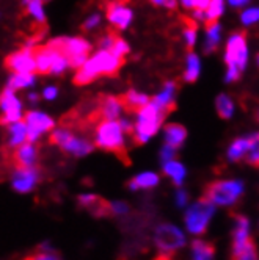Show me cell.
<instances>
[{
	"label": "cell",
	"mask_w": 259,
	"mask_h": 260,
	"mask_svg": "<svg viewBox=\"0 0 259 260\" xmlns=\"http://www.w3.org/2000/svg\"><path fill=\"white\" fill-rule=\"evenodd\" d=\"M211 0H192V8L196 10H206V7L209 5Z\"/></svg>",
	"instance_id": "cell-49"
},
{
	"label": "cell",
	"mask_w": 259,
	"mask_h": 260,
	"mask_svg": "<svg viewBox=\"0 0 259 260\" xmlns=\"http://www.w3.org/2000/svg\"><path fill=\"white\" fill-rule=\"evenodd\" d=\"M121 64H123V60L118 58L117 55H113L110 50L98 49L96 52L88 55V58L82 68L76 69L74 82L77 85H88L102 76H113V74L118 72Z\"/></svg>",
	"instance_id": "cell-2"
},
{
	"label": "cell",
	"mask_w": 259,
	"mask_h": 260,
	"mask_svg": "<svg viewBox=\"0 0 259 260\" xmlns=\"http://www.w3.org/2000/svg\"><path fill=\"white\" fill-rule=\"evenodd\" d=\"M192 13V19L198 24H203V22H206V16H205V10H196V8H192L190 10Z\"/></svg>",
	"instance_id": "cell-48"
},
{
	"label": "cell",
	"mask_w": 259,
	"mask_h": 260,
	"mask_svg": "<svg viewBox=\"0 0 259 260\" xmlns=\"http://www.w3.org/2000/svg\"><path fill=\"white\" fill-rule=\"evenodd\" d=\"M192 251H193V260H212L215 254V246L205 240H193Z\"/></svg>",
	"instance_id": "cell-32"
},
{
	"label": "cell",
	"mask_w": 259,
	"mask_h": 260,
	"mask_svg": "<svg viewBox=\"0 0 259 260\" xmlns=\"http://www.w3.org/2000/svg\"><path fill=\"white\" fill-rule=\"evenodd\" d=\"M221 40H223V27H221V24L218 21L209 22L205 33V52L206 53L215 52L221 44Z\"/></svg>",
	"instance_id": "cell-23"
},
{
	"label": "cell",
	"mask_w": 259,
	"mask_h": 260,
	"mask_svg": "<svg viewBox=\"0 0 259 260\" xmlns=\"http://www.w3.org/2000/svg\"><path fill=\"white\" fill-rule=\"evenodd\" d=\"M182 41L189 49H193L198 43V28L193 25H187L182 30Z\"/></svg>",
	"instance_id": "cell-38"
},
{
	"label": "cell",
	"mask_w": 259,
	"mask_h": 260,
	"mask_svg": "<svg viewBox=\"0 0 259 260\" xmlns=\"http://www.w3.org/2000/svg\"><path fill=\"white\" fill-rule=\"evenodd\" d=\"M36 85V72L32 74H16L11 72L10 77L7 79V88L13 91H22V89H30Z\"/></svg>",
	"instance_id": "cell-25"
},
{
	"label": "cell",
	"mask_w": 259,
	"mask_h": 260,
	"mask_svg": "<svg viewBox=\"0 0 259 260\" xmlns=\"http://www.w3.org/2000/svg\"><path fill=\"white\" fill-rule=\"evenodd\" d=\"M163 140H165V144L175 147V149H179V147L187 140V128L181 124H176V122L165 124Z\"/></svg>",
	"instance_id": "cell-21"
},
{
	"label": "cell",
	"mask_w": 259,
	"mask_h": 260,
	"mask_svg": "<svg viewBox=\"0 0 259 260\" xmlns=\"http://www.w3.org/2000/svg\"><path fill=\"white\" fill-rule=\"evenodd\" d=\"M176 94H178V85L175 80H166L160 91L156 92V96L151 99L156 105H159L162 110H165L166 113L175 107V102H176Z\"/></svg>",
	"instance_id": "cell-18"
},
{
	"label": "cell",
	"mask_w": 259,
	"mask_h": 260,
	"mask_svg": "<svg viewBox=\"0 0 259 260\" xmlns=\"http://www.w3.org/2000/svg\"><path fill=\"white\" fill-rule=\"evenodd\" d=\"M27 99H28V102H32V104H36L40 101V94L36 91H30L28 94H27Z\"/></svg>",
	"instance_id": "cell-52"
},
{
	"label": "cell",
	"mask_w": 259,
	"mask_h": 260,
	"mask_svg": "<svg viewBox=\"0 0 259 260\" xmlns=\"http://www.w3.org/2000/svg\"><path fill=\"white\" fill-rule=\"evenodd\" d=\"M231 260H257V254H256V246L253 243V240L250 238L247 241V245L240 249L237 254L231 255Z\"/></svg>",
	"instance_id": "cell-36"
},
{
	"label": "cell",
	"mask_w": 259,
	"mask_h": 260,
	"mask_svg": "<svg viewBox=\"0 0 259 260\" xmlns=\"http://www.w3.org/2000/svg\"><path fill=\"white\" fill-rule=\"evenodd\" d=\"M95 146L99 149L115 154L126 165H129L127 146H126V134L117 121H99L95 127Z\"/></svg>",
	"instance_id": "cell-4"
},
{
	"label": "cell",
	"mask_w": 259,
	"mask_h": 260,
	"mask_svg": "<svg viewBox=\"0 0 259 260\" xmlns=\"http://www.w3.org/2000/svg\"><path fill=\"white\" fill-rule=\"evenodd\" d=\"M239 21L244 27H253L259 22V8L256 5H248L242 8L239 16Z\"/></svg>",
	"instance_id": "cell-35"
},
{
	"label": "cell",
	"mask_w": 259,
	"mask_h": 260,
	"mask_svg": "<svg viewBox=\"0 0 259 260\" xmlns=\"http://www.w3.org/2000/svg\"><path fill=\"white\" fill-rule=\"evenodd\" d=\"M53 49L50 47H43V49H36L35 50V68L36 72L40 74H49L50 64H52V57H53Z\"/></svg>",
	"instance_id": "cell-31"
},
{
	"label": "cell",
	"mask_w": 259,
	"mask_h": 260,
	"mask_svg": "<svg viewBox=\"0 0 259 260\" xmlns=\"http://www.w3.org/2000/svg\"><path fill=\"white\" fill-rule=\"evenodd\" d=\"M27 143V127L25 122L16 121L13 124H8V138H7V147L8 149H16L17 146Z\"/></svg>",
	"instance_id": "cell-24"
},
{
	"label": "cell",
	"mask_w": 259,
	"mask_h": 260,
	"mask_svg": "<svg viewBox=\"0 0 259 260\" xmlns=\"http://www.w3.org/2000/svg\"><path fill=\"white\" fill-rule=\"evenodd\" d=\"M226 11V2L225 0H211L209 5L205 10V16H206V22H217L221 16Z\"/></svg>",
	"instance_id": "cell-33"
},
{
	"label": "cell",
	"mask_w": 259,
	"mask_h": 260,
	"mask_svg": "<svg viewBox=\"0 0 259 260\" xmlns=\"http://www.w3.org/2000/svg\"><path fill=\"white\" fill-rule=\"evenodd\" d=\"M68 69H69V60H68V57H66L65 53H62L60 50H55L53 52V57H52V64H50L49 74H52V76H62V74H65Z\"/></svg>",
	"instance_id": "cell-34"
},
{
	"label": "cell",
	"mask_w": 259,
	"mask_h": 260,
	"mask_svg": "<svg viewBox=\"0 0 259 260\" xmlns=\"http://www.w3.org/2000/svg\"><path fill=\"white\" fill-rule=\"evenodd\" d=\"M124 111V104L117 96H105L99 105V116L101 121H117L121 118Z\"/></svg>",
	"instance_id": "cell-19"
},
{
	"label": "cell",
	"mask_w": 259,
	"mask_h": 260,
	"mask_svg": "<svg viewBox=\"0 0 259 260\" xmlns=\"http://www.w3.org/2000/svg\"><path fill=\"white\" fill-rule=\"evenodd\" d=\"M223 60L226 64L225 82L234 83L240 80L250 63V46L244 31H233L225 43Z\"/></svg>",
	"instance_id": "cell-1"
},
{
	"label": "cell",
	"mask_w": 259,
	"mask_h": 260,
	"mask_svg": "<svg viewBox=\"0 0 259 260\" xmlns=\"http://www.w3.org/2000/svg\"><path fill=\"white\" fill-rule=\"evenodd\" d=\"M123 104H124V110H132V111H137L140 110L141 107H145L148 102L151 101V98L146 94L143 91H138V89H129L124 98L121 99Z\"/></svg>",
	"instance_id": "cell-27"
},
{
	"label": "cell",
	"mask_w": 259,
	"mask_h": 260,
	"mask_svg": "<svg viewBox=\"0 0 259 260\" xmlns=\"http://www.w3.org/2000/svg\"><path fill=\"white\" fill-rule=\"evenodd\" d=\"M166 111L156 105L153 101L135 111V121L132 128V138L135 144H145L150 141L163 124L166 118Z\"/></svg>",
	"instance_id": "cell-3"
},
{
	"label": "cell",
	"mask_w": 259,
	"mask_h": 260,
	"mask_svg": "<svg viewBox=\"0 0 259 260\" xmlns=\"http://www.w3.org/2000/svg\"><path fill=\"white\" fill-rule=\"evenodd\" d=\"M176 155H178V149H175V147H171L168 144H163V147L160 149V160H162V163L175 160Z\"/></svg>",
	"instance_id": "cell-43"
},
{
	"label": "cell",
	"mask_w": 259,
	"mask_h": 260,
	"mask_svg": "<svg viewBox=\"0 0 259 260\" xmlns=\"http://www.w3.org/2000/svg\"><path fill=\"white\" fill-rule=\"evenodd\" d=\"M110 52H112L113 55H117L118 58H124L126 55L131 53V44H129L126 40L123 38H115V43L112 46V49H110Z\"/></svg>",
	"instance_id": "cell-40"
},
{
	"label": "cell",
	"mask_w": 259,
	"mask_h": 260,
	"mask_svg": "<svg viewBox=\"0 0 259 260\" xmlns=\"http://www.w3.org/2000/svg\"><path fill=\"white\" fill-rule=\"evenodd\" d=\"M115 38H117V36L112 35V33L104 35L102 38L99 40V43H98L99 50H110V49H112V46H113V43H115Z\"/></svg>",
	"instance_id": "cell-45"
},
{
	"label": "cell",
	"mask_w": 259,
	"mask_h": 260,
	"mask_svg": "<svg viewBox=\"0 0 259 260\" xmlns=\"http://www.w3.org/2000/svg\"><path fill=\"white\" fill-rule=\"evenodd\" d=\"M7 68L11 72L16 74H32L36 72L35 68V50H28V49H21L13 52L10 57L7 58Z\"/></svg>",
	"instance_id": "cell-14"
},
{
	"label": "cell",
	"mask_w": 259,
	"mask_h": 260,
	"mask_svg": "<svg viewBox=\"0 0 259 260\" xmlns=\"http://www.w3.org/2000/svg\"><path fill=\"white\" fill-rule=\"evenodd\" d=\"M44 171L40 166H30V168H19L13 170V177H11V185L16 191L19 193H28L32 191L36 185H38L44 179Z\"/></svg>",
	"instance_id": "cell-12"
},
{
	"label": "cell",
	"mask_w": 259,
	"mask_h": 260,
	"mask_svg": "<svg viewBox=\"0 0 259 260\" xmlns=\"http://www.w3.org/2000/svg\"><path fill=\"white\" fill-rule=\"evenodd\" d=\"M38 38H30V40H27L25 41V44H24V49H28V50H36L38 49Z\"/></svg>",
	"instance_id": "cell-50"
},
{
	"label": "cell",
	"mask_w": 259,
	"mask_h": 260,
	"mask_svg": "<svg viewBox=\"0 0 259 260\" xmlns=\"http://www.w3.org/2000/svg\"><path fill=\"white\" fill-rule=\"evenodd\" d=\"M176 204L179 207H186L189 204V194L186 190H178L176 193Z\"/></svg>",
	"instance_id": "cell-47"
},
{
	"label": "cell",
	"mask_w": 259,
	"mask_h": 260,
	"mask_svg": "<svg viewBox=\"0 0 259 260\" xmlns=\"http://www.w3.org/2000/svg\"><path fill=\"white\" fill-rule=\"evenodd\" d=\"M22 7L27 10V14L30 16L32 21H35L38 25L46 24L47 14L43 0H22Z\"/></svg>",
	"instance_id": "cell-28"
},
{
	"label": "cell",
	"mask_w": 259,
	"mask_h": 260,
	"mask_svg": "<svg viewBox=\"0 0 259 260\" xmlns=\"http://www.w3.org/2000/svg\"><path fill=\"white\" fill-rule=\"evenodd\" d=\"M91 43L83 36H62L60 41V52L65 53L68 58L76 57V55H90Z\"/></svg>",
	"instance_id": "cell-16"
},
{
	"label": "cell",
	"mask_w": 259,
	"mask_h": 260,
	"mask_svg": "<svg viewBox=\"0 0 259 260\" xmlns=\"http://www.w3.org/2000/svg\"><path fill=\"white\" fill-rule=\"evenodd\" d=\"M214 212H215L214 204L206 198H201L199 201H196L186 212V226L189 232L195 235L205 234Z\"/></svg>",
	"instance_id": "cell-7"
},
{
	"label": "cell",
	"mask_w": 259,
	"mask_h": 260,
	"mask_svg": "<svg viewBox=\"0 0 259 260\" xmlns=\"http://www.w3.org/2000/svg\"><path fill=\"white\" fill-rule=\"evenodd\" d=\"M21 260H63L53 249L50 251H43V249H36L33 254H28L27 257Z\"/></svg>",
	"instance_id": "cell-39"
},
{
	"label": "cell",
	"mask_w": 259,
	"mask_h": 260,
	"mask_svg": "<svg viewBox=\"0 0 259 260\" xmlns=\"http://www.w3.org/2000/svg\"><path fill=\"white\" fill-rule=\"evenodd\" d=\"M236 219L234 228V240H233V255L242 249L250 240V221L244 215H233Z\"/></svg>",
	"instance_id": "cell-20"
},
{
	"label": "cell",
	"mask_w": 259,
	"mask_h": 260,
	"mask_svg": "<svg viewBox=\"0 0 259 260\" xmlns=\"http://www.w3.org/2000/svg\"><path fill=\"white\" fill-rule=\"evenodd\" d=\"M179 5L184 7L186 10H192V0H178Z\"/></svg>",
	"instance_id": "cell-53"
},
{
	"label": "cell",
	"mask_w": 259,
	"mask_h": 260,
	"mask_svg": "<svg viewBox=\"0 0 259 260\" xmlns=\"http://www.w3.org/2000/svg\"><path fill=\"white\" fill-rule=\"evenodd\" d=\"M50 143L53 146L60 147V149L69 155L74 157H85L90 152H93L95 144L85 137L74 135L69 127H57L50 130Z\"/></svg>",
	"instance_id": "cell-5"
},
{
	"label": "cell",
	"mask_w": 259,
	"mask_h": 260,
	"mask_svg": "<svg viewBox=\"0 0 259 260\" xmlns=\"http://www.w3.org/2000/svg\"><path fill=\"white\" fill-rule=\"evenodd\" d=\"M38 155H40V151H38V147L35 146V143L27 141L11 151L10 166L13 170L30 168V166H35L36 161H38Z\"/></svg>",
	"instance_id": "cell-13"
},
{
	"label": "cell",
	"mask_w": 259,
	"mask_h": 260,
	"mask_svg": "<svg viewBox=\"0 0 259 260\" xmlns=\"http://www.w3.org/2000/svg\"><path fill=\"white\" fill-rule=\"evenodd\" d=\"M203 71V63L201 57L196 52H189L186 55V61H184V72H182V79L187 83H193L199 79Z\"/></svg>",
	"instance_id": "cell-22"
},
{
	"label": "cell",
	"mask_w": 259,
	"mask_h": 260,
	"mask_svg": "<svg viewBox=\"0 0 259 260\" xmlns=\"http://www.w3.org/2000/svg\"><path fill=\"white\" fill-rule=\"evenodd\" d=\"M59 94H60V89H59L57 85H46V86L43 88V91H41V98H43L44 101H49V102L57 101Z\"/></svg>",
	"instance_id": "cell-41"
},
{
	"label": "cell",
	"mask_w": 259,
	"mask_h": 260,
	"mask_svg": "<svg viewBox=\"0 0 259 260\" xmlns=\"http://www.w3.org/2000/svg\"><path fill=\"white\" fill-rule=\"evenodd\" d=\"M159 176L154 173H141L135 177H132L131 180H127V187L131 190H150L154 188L159 185Z\"/></svg>",
	"instance_id": "cell-26"
},
{
	"label": "cell",
	"mask_w": 259,
	"mask_h": 260,
	"mask_svg": "<svg viewBox=\"0 0 259 260\" xmlns=\"http://www.w3.org/2000/svg\"><path fill=\"white\" fill-rule=\"evenodd\" d=\"M162 168H163V174L171 177L173 183L178 185V187H181L184 179H186V174H187L186 166L178 160H170V161H165Z\"/></svg>",
	"instance_id": "cell-30"
},
{
	"label": "cell",
	"mask_w": 259,
	"mask_h": 260,
	"mask_svg": "<svg viewBox=\"0 0 259 260\" xmlns=\"http://www.w3.org/2000/svg\"><path fill=\"white\" fill-rule=\"evenodd\" d=\"M150 2H151L154 7H160V8H163V7H165V2H166V0H150Z\"/></svg>",
	"instance_id": "cell-54"
},
{
	"label": "cell",
	"mask_w": 259,
	"mask_h": 260,
	"mask_svg": "<svg viewBox=\"0 0 259 260\" xmlns=\"http://www.w3.org/2000/svg\"><path fill=\"white\" fill-rule=\"evenodd\" d=\"M110 207H112V216L117 215V216H124L129 213L131 207H129V204L126 202H121V201H117V202H110Z\"/></svg>",
	"instance_id": "cell-42"
},
{
	"label": "cell",
	"mask_w": 259,
	"mask_h": 260,
	"mask_svg": "<svg viewBox=\"0 0 259 260\" xmlns=\"http://www.w3.org/2000/svg\"><path fill=\"white\" fill-rule=\"evenodd\" d=\"M43 2H44V4H46V2H49V0H43Z\"/></svg>",
	"instance_id": "cell-55"
},
{
	"label": "cell",
	"mask_w": 259,
	"mask_h": 260,
	"mask_svg": "<svg viewBox=\"0 0 259 260\" xmlns=\"http://www.w3.org/2000/svg\"><path fill=\"white\" fill-rule=\"evenodd\" d=\"M247 160V163L250 166H254V168H257V165H259V146H253L251 149L247 152V155L244 157Z\"/></svg>",
	"instance_id": "cell-44"
},
{
	"label": "cell",
	"mask_w": 259,
	"mask_h": 260,
	"mask_svg": "<svg viewBox=\"0 0 259 260\" xmlns=\"http://www.w3.org/2000/svg\"><path fill=\"white\" fill-rule=\"evenodd\" d=\"M102 21H104V16H102L99 11H95V13H90V14L85 17V21H83L82 27H83V30H87V31H93V30H96V28L101 27Z\"/></svg>",
	"instance_id": "cell-37"
},
{
	"label": "cell",
	"mask_w": 259,
	"mask_h": 260,
	"mask_svg": "<svg viewBox=\"0 0 259 260\" xmlns=\"http://www.w3.org/2000/svg\"><path fill=\"white\" fill-rule=\"evenodd\" d=\"M154 245L162 254H171L186 245V237L173 224H159L154 231Z\"/></svg>",
	"instance_id": "cell-8"
},
{
	"label": "cell",
	"mask_w": 259,
	"mask_h": 260,
	"mask_svg": "<svg viewBox=\"0 0 259 260\" xmlns=\"http://www.w3.org/2000/svg\"><path fill=\"white\" fill-rule=\"evenodd\" d=\"M215 108L221 119H231L236 113V104L233 98L226 94V92H220L215 98Z\"/></svg>",
	"instance_id": "cell-29"
},
{
	"label": "cell",
	"mask_w": 259,
	"mask_h": 260,
	"mask_svg": "<svg viewBox=\"0 0 259 260\" xmlns=\"http://www.w3.org/2000/svg\"><path fill=\"white\" fill-rule=\"evenodd\" d=\"M178 5H179L178 0H166V2H165V7H163V8H166V10L173 11V10H176V8H178Z\"/></svg>",
	"instance_id": "cell-51"
},
{
	"label": "cell",
	"mask_w": 259,
	"mask_h": 260,
	"mask_svg": "<svg viewBox=\"0 0 259 260\" xmlns=\"http://www.w3.org/2000/svg\"><path fill=\"white\" fill-rule=\"evenodd\" d=\"M77 204L80 209L88 210L95 218H110L112 216V207L110 202L98 194H80L77 198Z\"/></svg>",
	"instance_id": "cell-15"
},
{
	"label": "cell",
	"mask_w": 259,
	"mask_h": 260,
	"mask_svg": "<svg viewBox=\"0 0 259 260\" xmlns=\"http://www.w3.org/2000/svg\"><path fill=\"white\" fill-rule=\"evenodd\" d=\"M0 19H2V13H0Z\"/></svg>",
	"instance_id": "cell-56"
},
{
	"label": "cell",
	"mask_w": 259,
	"mask_h": 260,
	"mask_svg": "<svg viewBox=\"0 0 259 260\" xmlns=\"http://www.w3.org/2000/svg\"><path fill=\"white\" fill-rule=\"evenodd\" d=\"M226 5H229L234 10H242L248 5H251V0H225Z\"/></svg>",
	"instance_id": "cell-46"
},
{
	"label": "cell",
	"mask_w": 259,
	"mask_h": 260,
	"mask_svg": "<svg viewBox=\"0 0 259 260\" xmlns=\"http://www.w3.org/2000/svg\"><path fill=\"white\" fill-rule=\"evenodd\" d=\"M0 111H2L0 122L5 125L21 121L24 118V104L16 91L5 88L0 92Z\"/></svg>",
	"instance_id": "cell-10"
},
{
	"label": "cell",
	"mask_w": 259,
	"mask_h": 260,
	"mask_svg": "<svg viewBox=\"0 0 259 260\" xmlns=\"http://www.w3.org/2000/svg\"><path fill=\"white\" fill-rule=\"evenodd\" d=\"M257 144V134H250L247 137H239L236 138L229 147H228V160L229 161H239V160H244V157L247 155V152L251 149L253 146Z\"/></svg>",
	"instance_id": "cell-17"
},
{
	"label": "cell",
	"mask_w": 259,
	"mask_h": 260,
	"mask_svg": "<svg viewBox=\"0 0 259 260\" xmlns=\"http://www.w3.org/2000/svg\"><path fill=\"white\" fill-rule=\"evenodd\" d=\"M105 19L115 30L124 31L127 28H131V25L134 24L135 13L132 7H129L124 2H112L107 7Z\"/></svg>",
	"instance_id": "cell-11"
},
{
	"label": "cell",
	"mask_w": 259,
	"mask_h": 260,
	"mask_svg": "<svg viewBox=\"0 0 259 260\" xmlns=\"http://www.w3.org/2000/svg\"><path fill=\"white\" fill-rule=\"evenodd\" d=\"M22 121L25 122V127H27L28 143H35L36 140H40V137H43L44 134H49L52 128H55V119L41 110L27 111V113H24Z\"/></svg>",
	"instance_id": "cell-9"
},
{
	"label": "cell",
	"mask_w": 259,
	"mask_h": 260,
	"mask_svg": "<svg viewBox=\"0 0 259 260\" xmlns=\"http://www.w3.org/2000/svg\"><path fill=\"white\" fill-rule=\"evenodd\" d=\"M244 193V183L240 180H215L205 187L203 198L218 206H234Z\"/></svg>",
	"instance_id": "cell-6"
}]
</instances>
